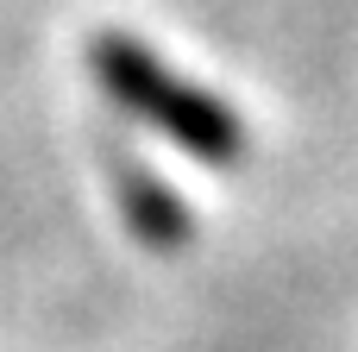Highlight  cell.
Segmentation results:
<instances>
[{
  "label": "cell",
  "mask_w": 358,
  "mask_h": 352,
  "mask_svg": "<svg viewBox=\"0 0 358 352\" xmlns=\"http://www.w3.org/2000/svg\"><path fill=\"white\" fill-rule=\"evenodd\" d=\"M94 82H101V94H107L120 113L145 120L151 132H164V139L182 145L189 157H201V164H214V170H227V164L245 157V126H239L201 82L176 76V69H170L151 44H138V38H126V31H94Z\"/></svg>",
  "instance_id": "1"
},
{
  "label": "cell",
  "mask_w": 358,
  "mask_h": 352,
  "mask_svg": "<svg viewBox=\"0 0 358 352\" xmlns=\"http://www.w3.org/2000/svg\"><path fill=\"white\" fill-rule=\"evenodd\" d=\"M113 183H120V195H126V220H132L138 239H151V246H176V239H182V208L170 202V189H157V183L138 176L132 164H113Z\"/></svg>",
  "instance_id": "2"
}]
</instances>
